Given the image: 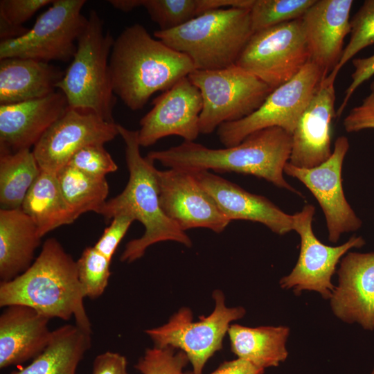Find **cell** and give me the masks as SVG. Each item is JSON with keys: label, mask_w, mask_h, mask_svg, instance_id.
<instances>
[{"label": "cell", "mask_w": 374, "mask_h": 374, "mask_svg": "<svg viewBox=\"0 0 374 374\" xmlns=\"http://www.w3.org/2000/svg\"><path fill=\"white\" fill-rule=\"evenodd\" d=\"M291 150L292 135L282 128L272 127L256 131L232 147L211 149L184 141L167 150L151 151L146 157L169 168L250 175L302 195L283 176Z\"/></svg>", "instance_id": "cell-1"}, {"label": "cell", "mask_w": 374, "mask_h": 374, "mask_svg": "<svg viewBox=\"0 0 374 374\" xmlns=\"http://www.w3.org/2000/svg\"><path fill=\"white\" fill-rule=\"evenodd\" d=\"M109 63L114 93L133 111L195 69L187 55L153 38L140 24L114 39Z\"/></svg>", "instance_id": "cell-2"}, {"label": "cell", "mask_w": 374, "mask_h": 374, "mask_svg": "<svg viewBox=\"0 0 374 374\" xmlns=\"http://www.w3.org/2000/svg\"><path fill=\"white\" fill-rule=\"evenodd\" d=\"M77 262L55 238H48L30 267L10 281L0 283V306L23 305L48 319L68 321L91 334Z\"/></svg>", "instance_id": "cell-3"}, {"label": "cell", "mask_w": 374, "mask_h": 374, "mask_svg": "<svg viewBox=\"0 0 374 374\" xmlns=\"http://www.w3.org/2000/svg\"><path fill=\"white\" fill-rule=\"evenodd\" d=\"M118 134L125 143V154L129 179L124 190L107 201L98 214L111 220L126 213L139 221L145 228L143 235L129 241L121 260L132 262L141 258L151 245L163 241H175L190 247L192 240L186 231L170 220L161 208L157 168L154 161L140 153L138 130L118 124Z\"/></svg>", "instance_id": "cell-4"}, {"label": "cell", "mask_w": 374, "mask_h": 374, "mask_svg": "<svg viewBox=\"0 0 374 374\" xmlns=\"http://www.w3.org/2000/svg\"><path fill=\"white\" fill-rule=\"evenodd\" d=\"M250 10L226 8L206 12L154 36L187 55L195 69L216 70L234 65L253 34Z\"/></svg>", "instance_id": "cell-5"}, {"label": "cell", "mask_w": 374, "mask_h": 374, "mask_svg": "<svg viewBox=\"0 0 374 374\" xmlns=\"http://www.w3.org/2000/svg\"><path fill=\"white\" fill-rule=\"evenodd\" d=\"M87 19L72 62L57 88L69 107L91 110L104 121L115 123L116 97L109 63L114 39L109 30L105 31L96 11L91 10Z\"/></svg>", "instance_id": "cell-6"}, {"label": "cell", "mask_w": 374, "mask_h": 374, "mask_svg": "<svg viewBox=\"0 0 374 374\" xmlns=\"http://www.w3.org/2000/svg\"><path fill=\"white\" fill-rule=\"evenodd\" d=\"M188 77L202 95L199 131L205 134L217 130L223 123L249 116L273 91L236 64L216 70L195 69Z\"/></svg>", "instance_id": "cell-7"}, {"label": "cell", "mask_w": 374, "mask_h": 374, "mask_svg": "<svg viewBox=\"0 0 374 374\" xmlns=\"http://www.w3.org/2000/svg\"><path fill=\"white\" fill-rule=\"evenodd\" d=\"M213 298L215 308L208 316H200L195 321L192 311L182 308L166 323L145 330L154 346H170L184 352L193 374H202L207 361L222 349L231 323L245 314L242 307H227L222 291H214Z\"/></svg>", "instance_id": "cell-8"}, {"label": "cell", "mask_w": 374, "mask_h": 374, "mask_svg": "<svg viewBox=\"0 0 374 374\" xmlns=\"http://www.w3.org/2000/svg\"><path fill=\"white\" fill-rule=\"evenodd\" d=\"M85 0H54L22 36L0 42V60L21 57L37 61L69 62L87 18L81 10Z\"/></svg>", "instance_id": "cell-9"}, {"label": "cell", "mask_w": 374, "mask_h": 374, "mask_svg": "<svg viewBox=\"0 0 374 374\" xmlns=\"http://www.w3.org/2000/svg\"><path fill=\"white\" fill-rule=\"evenodd\" d=\"M326 77L318 65L308 61L292 80L274 89L251 114L219 126L217 134L220 141L225 147L235 146L249 134L272 127L282 128L292 135L302 113Z\"/></svg>", "instance_id": "cell-10"}, {"label": "cell", "mask_w": 374, "mask_h": 374, "mask_svg": "<svg viewBox=\"0 0 374 374\" xmlns=\"http://www.w3.org/2000/svg\"><path fill=\"white\" fill-rule=\"evenodd\" d=\"M310 61L301 19L254 32L236 65L273 90L292 80Z\"/></svg>", "instance_id": "cell-11"}, {"label": "cell", "mask_w": 374, "mask_h": 374, "mask_svg": "<svg viewBox=\"0 0 374 374\" xmlns=\"http://www.w3.org/2000/svg\"><path fill=\"white\" fill-rule=\"evenodd\" d=\"M315 208L305 204L293 215V229L301 238V249L295 267L291 273L280 280L282 288L292 289L296 294L303 290L319 292L323 299L331 298L335 286L331 278L337 265L352 248L365 244L362 237L353 235L346 242L337 247L322 243L312 230Z\"/></svg>", "instance_id": "cell-12"}, {"label": "cell", "mask_w": 374, "mask_h": 374, "mask_svg": "<svg viewBox=\"0 0 374 374\" xmlns=\"http://www.w3.org/2000/svg\"><path fill=\"white\" fill-rule=\"evenodd\" d=\"M118 134V124L91 110L68 107L45 132L33 152L42 170L56 173L73 155L91 144H105Z\"/></svg>", "instance_id": "cell-13"}, {"label": "cell", "mask_w": 374, "mask_h": 374, "mask_svg": "<svg viewBox=\"0 0 374 374\" xmlns=\"http://www.w3.org/2000/svg\"><path fill=\"white\" fill-rule=\"evenodd\" d=\"M348 149V138L340 136L335 142L332 155L323 163L302 168L288 161L284 168L285 174L302 182L318 201L332 242H337L341 234L357 231L362 226L361 220L348 204L343 190L342 166Z\"/></svg>", "instance_id": "cell-14"}, {"label": "cell", "mask_w": 374, "mask_h": 374, "mask_svg": "<svg viewBox=\"0 0 374 374\" xmlns=\"http://www.w3.org/2000/svg\"><path fill=\"white\" fill-rule=\"evenodd\" d=\"M157 178L161 208L183 231L205 228L221 233L231 222L192 172L157 170Z\"/></svg>", "instance_id": "cell-15"}, {"label": "cell", "mask_w": 374, "mask_h": 374, "mask_svg": "<svg viewBox=\"0 0 374 374\" xmlns=\"http://www.w3.org/2000/svg\"><path fill=\"white\" fill-rule=\"evenodd\" d=\"M152 105L153 107L140 121V146L152 145L172 135L188 141H194L198 137L202 98L188 76L155 98Z\"/></svg>", "instance_id": "cell-16"}, {"label": "cell", "mask_w": 374, "mask_h": 374, "mask_svg": "<svg viewBox=\"0 0 374 374\" xmlns=\"http://www.w3.org/2000/svg\"><path fill=\"white\" fill-rule=\"evenodd\" d=\"M335 82L323 78L292 134L289 163L302 168L316 167L332 155V122L336 116Z\"/></svg>", "instance_id": "cell-17"}, {"label": "cell", "mask_w": 374, "mask_h": 374, "mask_svg": "<svg viewBox=\"0 0 374 374\" xmlns=\"http://www.w3.org/2000/svg\"><path fill=\"white\" fill-rule=\"evenodd\" d=\"M353 4V0H316L301 18L310 61L326 76L341 57Z\"/></svg>", "instance_id": "cell-18"}, {"label": "cell", "mask_w": 374, "mask_h": 374, "mask_svg": "<svg viewBox=\"0 0 374 374\" xmlns=\"http://www.w3.org/2000/svg\"><path fill=\"white\" fill-rule=\"evenodd\" d=\"M68 107L60 90L37 99L0 105V153L34 147Z\"/></svg>", "instance_id": "cell-19"}, {"label": "cell", "mask_w": 374, "mask_h": 374, "mask_svg": "<svg viewBox=\"0 0 374 374\" xmlns=\"http://www.w3.org/2000/svg\"><path fill=\"white\" fill-rule=\"evenodd\" d=\"M339 284L330 298L334 314L347 323L374 329V253H348L340 262Z\"/></svg>", "instance_id": "cell-20"}, {"label": "cell", "mask_w": 374, "mask_h": 374, "mask_svg": "<svg viewBox=\"0 0 374 374\" xmlns=\"http://www.w3.org/2000/svg\"><path fill=\"white\" fill-rule=\"evenodd\" d=\"M190 172L229 220L259 222L278 235L294 230L293 215L283 211L267 197L251 193L210 171Z\"/></svg>", "instance_id": "cell-21"}, {"label": "cell", "mask_w": 374, "mask_h": 374, "mask_svg": "<svg viewBox=\"0 0 374 374\" xmlns=\"http://www.w3.org/2000/svg\"><path fill=\"white\" fill-rule=\"evenodd\" d=\"M50 319L23 305L6 307L0 316V368L34 359L46 348Z\"/></svg>", "instance_id": "cell-22"}, {"label": "cell", "mask_w": 374, "mask_h": 374, "mask_svg": "<svg viewBox=\"0 0 374 374\" xmlns=\"http://www.w3.org/2000/svg\"><path fill=\"white\" fill-rule=\"evenodd\" d=\"M64 75L49 62L21 57L0 60V105L45 97L55 91Z\"/></svg>", "instance_id": "cell-23"}, {"label": "cell", "mask_w": 374, "mask_h": 374, "mask_svg": "<svg viewBox=\"0 0 374 374\" xmlns=\"http://www.w3.org/2000/svg\"><path fill=\"white\" fill-rule=\"evenodd\" d=\"M41 238L35 224L21 208L0 209L1 281H10L30 267Z\"/></svg>", "instance_id": "cell-24"}, {"label": "cell", "mask_w": 374, "mask_h": 374, "mask_svg": "<svg viewBox=\"0 0 374 374\" xmlns=\"http://www.w3.org/2000/svg\"><path fill=\"white\" fill-rule=\"evenodd\" d=\"M91 335L75 324L62 326L53 330L42 353L11 374H76L79 363L91 348Z\"/></svg>", "instance_id": "cell-25"}, {"label": "cell", "mask_w": 374, "mask_h": 374, "mask_svg": "<svg viewBox=\"0 0 374 374\" xmlns=\"http://www.w3.org/2000/svg\"><path fill=\"white\" fill-rule=\"evenodd\" d=\"M289 333L286 326L249 328L239 324H231L227 332L231 350L238 358L263 369L278 366L286 359Z\"/></svg>", "instance_id": "cell-26"}, {"label": "cell", "mask_w": 374, "mask_h": 374, "mask_svg": "<svg viewBox=\"0 0 374 374\" xmlns=\"http://www.w3.org/2000/svg\"><path fill=\"white\" fill-rule=\"evenodd\" d=\"M21 208L33 220L41 238L78 218L63 196L56 173L42 170Z\"/></svg>", "instance_id": "cell-27"}, {"label": "cell", "mask_w": 374, "mask_h": 374, "mask_svg": "<svg viewBox=\"0 0 374 374\" xmlns=\"http://www.w3.org/2000/svg\"><path fill=\"white\" fill-rule=\"evenodd\" d=\"M41 172L30 149L0 153L1 209L21 208L26 196Z\"/></svg>", "instance_id": "cell-28"}, {"label": "cell", "mask_w": 374, "mask_h": 374, "mask_svg": "<svg viewBox=\"0 0 374 374\" xmlns=\"http://www.w3.org/2000/svg\"><path fill=\"white\" fill-rule=\"evenodd\" d=\"M56 175L63 196L77 217L89 211L98 214L109 194L105 177L88 175L69 165Z\"/></svg>", "instance_id": "cell-29"}, {"label": "cell", "mask_w": 374, "mask_h": 374, "mask_svg": "<svg viewBox=\"0 0 374 374\" xmlns=\"http://www.w3.org/2000/svg\"><path fill=\"white\" fill-rule=\"evenodd\" d=\"M316 0H253L250 16L253 32L301 19Z\"/></svg>", "instance_id": "cell-30"}, {"label": "cell", "mask_w": 374, "mask_h": 374, "mask_svg": "<svg viewBox=\"0 0 374 374\" xmlns=\"http://www.w3.org/2000/svg\"><path fill=\"white\" fill-rule=\"evenodd\" d=\"M350 37L339 63L326 76L335 82L341 68L360 51L374 44V0H366L350 19Z\"/></svg>", "instance_id": "cell-31"}, {"label": "cell", "mask_w": 374, "mask_h": 374, "mask_svg": "<svg viewBox=\"0 0 374 374\" xmlns=\"http://www.w3.org/2000/svg\"><path fill=\"white\" fill-rule=\"evenodd\" d=\"M110 262L94 247L84 249L76 262L78 278L85 297L95 299L104 293L111 274Z\"/></svg>", "instance_id": "cell-32"}, {"label": "cell", "mask_w": 374, "mask_h": 374, "mask_svg": "<svg viewBox=\"0 0 374 374\" xmlns=\"http://www.w3.org/2000/svg\"><path fill=\"white\" fill-rule=\"evenodd\" d=\"M159 30L176 28L202 14L199 0H143V5Z\"/></svg>", "instance_id": "cell-33"}, {"label": "cell", "mask_w": 374, "mask_h": 374, "mask_svg": "<svg viewBox=\"0 0 374 374\" xmlns=\"http://www.w3.org/2000/svg\"><path fill=\"white\" fill-rule=\"evenodd\" d=\"M175 350L170 346L147 348L134 368L140 374H193L184 371L189 363L186 353Z\"/></svg>", "instance_id": "cell-34"}, {"label": "cell", "mask_w": 374, "mask_h": 374, "mask_svg": "<svg viewBox=\"0 0 374 374\" xmlns=\"http://www.w3.org/2000/svg\"><path fill=\"white\" fill-rule=\"evenodd\" d=\"M66 165L98 177H105L107 174L118 169L104 145L98 143L81 148L73 155Z\"/></svg>", "instance_id": "cell-35"}, {"label": "cell", "mask_w": 374, "mask_h": 374, "mask_svg": "<svg viewBox=\"0 0 374 374\" xmlns=\"http://www.w3.org/2000/svg\"><path fill=\"white\" fill-rule=\"evenodd\" d=\"M134 221V217L126 213L115 215L93 246L95 249L111 260Z\"/></svg>", "instance_id": "cell-36"}, {"label": "cell", "mask_w": 374, "mask_h": 374, "mask_svg": "<svg viewBox=\"0 0 374 374\" xmlns=\"http://www.w3.org/2000/svg\"><path fill=\"white\" fill-rule=\"evenodd\" d=\"M343 125L349 133L374 129V81L371 83L369 93L361 104L352 108L345 116Z\"/></svg>", "instance_id": "cell-37"}, {"label": "cell", "mask_w": 374, "mask_h": 374, "mask_svg": "<svg viewBox=\"0 0 374 374\" xmlns=\"http://www.w3.org/2000/svg\"><path fill=\"white\" fill-rule=\"evenodd\" d=\"M54 0H1L0 17L15 26H22L38 10Z\"/></svg>", "instance_id": "cell-38"}, {"label": "cell", "mask_w": 374, "mask_h": 374, "mask_svg": "<svg viewBox=\"0 0 374 374\" xmlns=\"http://www.w3.org/2000/svg\"><path fill=\"white\" fill-rule=\"evenodd\" d=\"M354 71L351 73V82L345 91L344 98L339 105L336 116H341L348 101L357 89L374 75V54L369 57L352 60Z\"/></svg>", "instance_id": "cell-39"}, {"label": "cell", "mask_w": 374, "mask_h": 374, "mask_svg": "<svg viewBox=\"0 0 374 374\" xmlns=\"http://www.w3.org/2000/svg\"><path fill=\"white\" fill-rule=\"evenodd\" d=\"M127 366V361L125 356L106 351L96 357L92 374H128Z\"/></svg>", "instance_id": "cell-40"}, {"label": "cell", "mask_w": 374, "mask_h": 374, "mask_svg": "<svg viewBox=\"0 0 374 374\" xmlns=\"http://www.w3.org/2000/svg\"><path fill=\"white\" fill-rule=\"evenodd\" d=\"M264 372L265 369L247 360L237 358L224 362L211 374H264Z\"/></svg>", "instance_id": "cell-41"}, {"label": "cell", "mask_w": 374, "mask_h": 374, "mask_svg": "<svg viewBox=\"0 0 374 374\" xmlns=\"http://www.w3.org/2000/svg\"><path fill=\"white\" fill-rule=\"evenodd\" d=\"M108 2L115 8L123 12H130L143 5V0H109Z\"/></svg>", "instance_id": "cell-42"}, {"label": "cell", "mask_w": 374, "mask_h": 374, "mask_svg": "<svg viewBox=\"0 0 374 374\" xmlns=\"http://www.w3.org/2000/svg\"><path fill=\"white\" fill-rule=\"evenodd\" d=\"M371 374H374V369L373 370V371H372V373H371Z\"/></svg>", "instance_id": "cell-43"}]
</instances>
